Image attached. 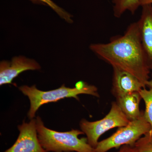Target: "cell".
I'll return each instance as SVG.
<instances>
[{"label":"cell","mask_w":152,"mask_h":152,"mask_svg":"<svg viewBox=\"0 0 152 152\" xmlns=\"http://www.w3.org/2000/svg\"><path fill=\"white\" fill-rule=\"evenodd\" d=\"M89 48L99 58L113 67L130 73L145 86L150 80L151 70L137 22L130 24L124 35L112 38L107 43L91 44Z\"/></svg>","instance_id":"6da1fadb"},{"label":"cell","mask_w":152,"mask_h":152,"mask_svg":"<svg viewBox=\"0 0 152 152\" xmlns=\"http://www.w3.org/2000/svg\"><path fill=\"white\" fill-rule=\"evenodd\" d=\"M36 119L38 138L47 152H95L86 137L79 138V135L84 134L82 131L57 132L45 126L40 117L37 116Z\"/></svg>","instance_id":"7a4b0ae2"},{"label":"cell","mask_w":152,"mask_h":152,"mask_svg":"<svg viewBox=\"0 0 152 152\" xmlns=\"http://www.w3.org/2000/svg\"><path fill=\"white\" fill-rule=\"evenodd\" d=\"M19 89L29 99L30 108L28 115L31 120L34 118L38 109L45 104L57 102L65 98H73L79 101L78 95L80 94L100 96L96 87L82 81L77 83L75 88L66 87L64 84L58 88L49 91L39 90L35 85L31 87L25 85Z\"/></svg>","instance_id":"3957f363"},{"label":"cell","mask_w":152,"mask_h":152,"mask_svg":"<svg viewBox=\"0 0 152 152\" xmlns=\"http://www.w3.org/2000/svg\"><path fill=\"white\" fill-rule=\"evenodd\" d=\"M118 129L108 138L99 142L94 148L95 152H107L125 145L134 147L142 136L151 130V126L145 119L143 112L138 119L131 121L126 126Z\"/></svg>","instance_id":"277c9868"},{"label":"cell","mask_w":152,"mask_h":152,"mask_svg":"<svg viewBox=\"0 0 152 152\" xmlns=\"http://www.w3.org/2000/svg\"><path fill=\"white\" fill-rule=\"evenodd\" d=\"M130 122L116 102H113L110 112L102 119L95 121L83 119L80 126L82 132L86 135L88 143L95 148L102 135L114 128L125 126Z\"/></svg>","instance_id":"5b68a950"},{"label":"cell","mask_w":152,"mask_h":152,"mask_svg":"<svg viewBox=\"0 0 152 152\" xmlns=\"http://www.w3.org/2000/svg\"><path fill=\"white\" fill-rule=\"evenodd\" d=\"M18 129L20 133L17 140L4 152H47L38 138L36 119L31 120L29 123L23 122Z\"/></svg>","instance_id":"8992f818"},{"label":"cell","mask_w":152,"mask_h":152,"mask_svg":"<svg viewBox=\"0 0 152 152\" xmlns=\"http://www.w3.org/2000/svg\"><path fill=\"white\" fill-rule=\"evenodd\" d=\"M41 69L37 61L24 56L14 57L11 61H1L0 62V86L13 85L14 79L22 72Z\"/></svg>","instance_id":"52a82bcc"},{"label":"cell","mask_w":152,"mask_h":152,"mask_svg":"<svg viewBox=\"0 0 152 152\" xmlns=\"http://www.w3.org/2000/svg\"><path fill=\"white\" fill-rule=\"evenodd\" d=\"M113 68L112 93L115 98L139 92L146 86L136 77L116 67Z\"/></svg>","instance_id":"ba28073f"},{"label":"cell","mask_w":152,"mask_h":152,"mask_svg":"<svg viewBox=\"0 0 152 152\" xmlns=\"http://www.w3.org/2000/svg\"><path fill=\"white\" fill-rule=\"evenodd\" d=\"M141 6V15L137 22L148 64L152 70V4Z\"/></svg>","instance_id":"9c48e42d"},{"label":"cell","mask_w":152,"mask_h":152,"mask_svg":"<svg viewBox=\"0 0 152 152\" xmlns=\"http://www.w3.org/2000/svg\"><path fill=\"white\" fill-rule=\"evenodd\" d=\"M116 99L120 108L130 121L141 116L143 112L140 110V104L142 99L139 92L129 93Z\"/></svg>","instance_id":"30bf717a"},{"label":"cell","mask_w":152,"mask_h":152,"mask_svg":"<svg viewBox=\"0 0 152 152\" xmlns=\"http://www.w3.org/2000/svg\"><path fill=\"white\" fill-rule=\"evenodd\" d=\"M113 14L116 18H121L127 11L134 15L140 6V0H113Z\"/></svg>","instance_id":"8fae6325"},{"label":"cell","mask_w":152,"mask_h":152,"mask_svg":"<svg viewBox=\"0 0 152 152\" xmlns=\"http://www.w3.org/2000/svg\"><path fill=\"white\" fill-rule=\"evenodd\" d=\"M139 93L145 106V109L144 112V117L151 125V131L152 132V88H149L148 89L146 88H143Z\"/></svg>","instance_id":"7c38bea8"},{"label":"cell","mask_w":152,"mask_h":152,"mask_svg":"<svg viewBox=\"0 0 152 152\" xmlns=\"http://www.w3.org/2000/svg\"><path fill=\"white\" fill-rule=\"evenodd\" d=\"M44 5L49 6L62 19H64L67 23L72 24L73 23V16L62 8L58 5L52 0H38Z\"/></svg>","instance_id":"4fadbf2b"},{"label":"cell","mask_w":152,"mask_h":152,"mask_svg":"<svg viewBox=\"0 0 152 152\" xmlns=\"http://www.w3.org/2000/svg\"><path fill=\"white\" fill-rule=\"evenodd\" d=\"M137 152H152V132L150 131L142 137L134 145Z\"/></svg>","instance_id":"5bb4252c"},{"label":"cell","mask_w":152,"mask_h":152,"mask_svg":"<svg viewBox=\"0 0 152 152\" xmlns=\"http://www.w3.org/2000/svg\"><path fill=\"white\" fill-rule=\"evenodd\" d=\"M116 152H137L134 146L125 145L120 147L119 150Z\"/></svg>","instance_id":"9a60e30c"},{"label":"cell","mask_w":152,"mask_h":152,"mask_svg":"<svg viewBox=\"0 0 152 152\" xmlns=\"http://www.w3.org/2000/svg\"><path fill=\"white\" fill-rule=\"evenodd\" d=\"M140 2L141 6L146 4H152V0H140Z\"/></svg>","instance_id":"2e32d148"},{"label":"cell","mask_w":152,"mask_h":152,"mask_svg":"<svg viewBox=\"0 0 152 152\" xmlns=\"http://www.w3.org/2000/svg\"><path fill=\"white\" fill-rule=\"evenodd\" d=\"M146 86L148 87L149 88H152V75L151 79H150L146 84Z\"/></svg>","instance_id":"e0dca14e"},{"label":"cell","mask_w":152,"mask_h":152,"mask_svg":"<svg viewBox=\"0 0 152 152\" xmlns=\"http://www.w3.org/2000/svg\"><path fill=\"white\" fill-rule=\"evenodd\" d=\"M28 1H31V2H32L33 3H34V4H42L41 2H40L39 1H38V0H28Z\"/></svg>","instance_id":"ac0fdd59"}]
</instances>
